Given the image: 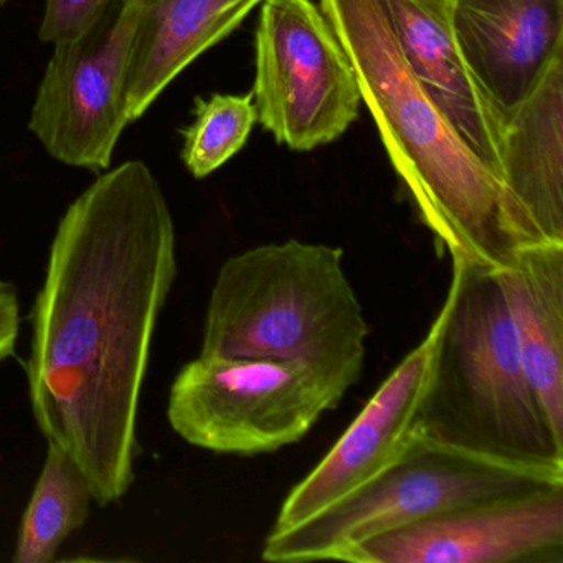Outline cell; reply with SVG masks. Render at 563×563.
Segmentation results:
<instances>
[{"instance_id":"10","label":"cell","mask_w":563,"mask_h":563,"mask_svg":"<svg viewBox=\"0 0 563 563\" xmlns=\"http://www.w3.org/2000/svg\"><path fill=\"white\" fill-rule=\"evenodd\" d=\"M440 325L437 314L423 341L385 378L318 466L292 487L269 532L311 519L404 456L417 434Z\"/></svg>"},{"instance_id":"19","label":"cell","mask_w":563,"mask_h":563,"mask_svg":"<svg viewBox=\"0 0 563 563\" xmlns=\"http://www.w3.org/2000/svg\"><path fill=\"white\" fill-rule=\"evenodd\" d=\"M21 324L18 291L11 283L0 279V362L14 351Z\"/></svg>"},{"instance_id":"12","label":"cell","mask_w":563,"mask_h":563,"mask_svg":"<svg viewBox=\"0 0 563 563\" xmlns=\"http://www.w3.org/2000/svg\"><path fill=\"white\" fill-rule=\"evenodd\" d=\"M385 5L418 84L461 140L500 179L503 118L464 62L454 34L451 0H385Z\"/></svg>"},{"instance_id":"15","label":"cell","mask_w":563,"mask_h":563,"mask_svg":"<svg viewBox=\"0 0 563 563\" xmlns=\"http://www.w3.org/2000/svg\"><path fill=\"white\" fill-rule=\"evenodd\" d=\"M497 275L523 368L563 438V243L523 246Z\"/></svg>"},{"instance_id":"3","label":"cell","mask_w":563,"mask_h":563,"mask_svg":"<svg viewBox=\"0 0 563 563\" xmlns=\"http://www.w3.org/2000/svg\"><path fill=\"white\" fill-rule=\"evenodd\" d=\"M438 316L417 433L500 463L563 471V438L523 368L497 272L451 260Z\"/></svg>"},{"instance_id":"17","label":"cell","mask_w":563,"mask_h":563,"mask_svg":"<svg viewBox=\"0 0 563 563\" xmlns=\"http://www.w3.org/2000/svg\"><path fill=\"white\" fill-rule=\"evenodd\" d=\"M256 123L252 93L199 98L194 121L184 131V166L196 179H206L242 151Z\"/></svg>"},{"instance_id":"8","label":"cell","mask_w":563,"mask_h":563,"mask_svg":"<svg viewBox=\"0 0 563 563\" xmlns=\"http://www.w3.org/2000/svg\"><path fill=\"white\" fill-rule=\"evenodd\" d=\"M134 8L117 0L80 37L54 45L29 130L58 163L108 170L126 130V81Z\"/></svg>"},{"instance_id":"1","label":"cell","mask_w":563,"mask_h":563,"mask_svg":"<svg viewBox=\"0 0 563 563\" xmlns=\"http://www.w3.org/2000/svg\"><path fill=\"white\" fill-rule=\"evenodd\" d=\"M176 273L173 213L143 161L98 176L58 223L32 318L29 394L42 433L100 506L134 481L141 390Z\"/></svg>"},{"instance_id":"14","label":"cell","mask_w":563,"mask_h":563,"mask_svg":"<svg viewBox=\"0 0 563 563\" xmlns=\"http://www.w3.org/2000/svg\"><path fill=\"white\" fill-rule=\"evenodd\" d=\"M500 179L542 240L563 243V54L504 118Z\"/></svg>"},{"instance_id":"9","label":"cell","mask_w":563,"mask_h":563,"mask_svg":"<svg viewBox=\"0 0 563 563\" xmlns=\"http://www.w3.org/2000/svg\"><path fill=\"white\" fill-rule=\"evenodd\" d=\"M563 484L461 507L362 543L351 563H562Z\"/></svg>"},{"instance_id":"7","label":"cell","mask_w":563,"mask_h":563,"mask_svg":"<svg viewBox=\"0 0 563 563\" xmlns=\"http://www.w3.org/2000/svg\"><path fill=\"white\" fill-rule=\"evenodd\" d=\"M253 103L266 131L296 153L334 143L358 118L354 68L312 0H263Z\"/></svg>"},{"instance_id":"11","label":"cell","mask_w":563,"mask_h":563,"mask_svg":"<svg viewBox=\"0 0 563 563\" xmlns=\"http://www.w3.org/2000/svg\"><path fill=\"white\" fill-rule=\"evenodd\" d=\"M451 9L464 62L504 123L563 54V0H451Z\"/></svg>"},{"instance_id":"4","label":"cell","mask_w":563,"mask_h":563,"mask_svg":"<svg viewBox=\"0 0 563 563\" xmlns=\"http://www.w3.org/2000/svg\"><path fill=\"white\" fill-rule=\"evenodd\" d=\"M368 332L344 250L286 240L223 263L200 354L299 362L347 394L364 372Z\"/></svg>"},{"instance_id":"5","label":"cell","mask_w":563,"mask_h":563,"mask_svg":"<svg viewBox=\"0 0 563 563\" xmlns=\"http://www.w3.org/2000/svg\"><path fill=\"white\" fill-rule=\"evenodd\" d=\"M563 484V471L500 463L415 434L400 460L263 543L266 562H351L358 545L440 514Z\"/></svg>"},{"instance_id":"16","label":"cell","mask_w":563,"mask_h":563,"mask_svg":"<svg viewBox=\"0 0 563 563\" xmlns=\"http://www.w3.org/2000/svg\"><path fill=\"white\" fill-rule=\"evenodd\" d=\"M93 487L81 467L48 443L47 457L22 517L14 562H54L65 540L87 522Z\"/></svg>"},{"instance_id":"18","label":"cell","mask_w":563,"mask_h":563,"mask_svg":"<svg viewBox=\"0 0 563 563\" xmlns=\"http://www.w3.org/2000/svg\"><path fill=\"white\" fill-rule=\"evenodd\" d=\"M117 0H47L38 37L44 44L74 41L90 31Z\"/></svg>"},{"instance_id":"20","label":"cell","mask_w":563,"mask_h":563,"mask_svg":"<svg viewBox=\"0 0 563 563\" xmlns=\"http://www.w3.org/2000/svg\"><path fill=\"white\" fill-rule=\"evenodd\" d=\"M5 2H8V0H0V8H4Z\"/></svg>"},{"instance_id":"2","label":"cell","mask_w":563,"mask_h":563,"mask_svg":"<svg viewBox=\"0 0 563 563\" xmlns=\"http://www.w3.org/2000/svg\"><path fill=\"white\" fill-rule=\"evenodd\" d=\"M344 47L362 103L421 223L451 260L500 272L542 240L506 184L424 93L391 31L385 0H319Z\"/></svg>"},{"instance_id":"6","label":"cell","mask_w":563,"mask_h":563,"mask_svg":"<svg viewBox=\"0 0 563 563\" xmlns=\"http://www.w3.org/2000/svg\"><path fill=\"white\" fill-rule=\"evenodd\" d=\"M344 395L299 362L200 354L177 374L167 418L192 446L255 456L298 443Z\"/></svg>"},{"instance_id":"13","label":"cell","mask_w":563,"mask_h":563,"mask_svg":"<svg viewBox=\"0 0 563 563\" xmlns=\"http://www.w3.org/2000/svg\"><path fill=\"white\" fill-rule=\"evenodd\" d=\"M134 31L126 81L128 123L141 120L200 55L229 37L263 0H131Z\"/></svg>"}]
</instances>
